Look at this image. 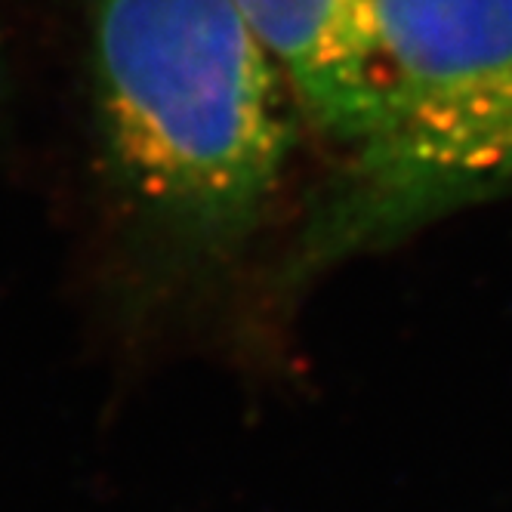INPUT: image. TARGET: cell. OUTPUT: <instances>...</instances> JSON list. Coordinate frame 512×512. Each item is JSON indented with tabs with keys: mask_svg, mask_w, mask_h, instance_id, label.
<instances>
[{
	"mask_svg": "<svg viewBox=\"0 0 512 512\" xmlns=\"http://www.w3.org/2000/svg\"><path fill=\"white\" fill-rule=\"evenodd\" d=\"M287 78L300 112L340 149L380 112L377 0H235Z\"/></svg>",
	"mask_w": 512,
	"mask_h": 512,
	"instance_id": "3957f363",
	"label": "cell"
},
{
	"mask_svg": "<svg viewBox=\"0 0 512 512\" xmlns=\"http://www.w3.org/2000/svg\"><path fill=\"white\" fill-rule=\"evenodd\" d=\"M380 112L284 281L512 195V0H377Z\"/></svg>",
	"mask_w": 512,
	"mask_h": 512,
	"instance_id": "7a4b0ae2",
	"label": "cell"
},
{
	"mask_svg": "<svg viewBox=\"0 0 512 512\" xmlns=\"http://www.w3.org/2000/svg\"><path fill=\"white\" fill-rule=\"evenodd\" d=\"M105 167L164 281L226 266L278 195L290 90L235 0H93Z\"/></svg>",
	"mask_w": 512,
	"mask_h": 512,
	"instance_id": "6da1fadb",
	"label": "cell"
}]
</instances>
